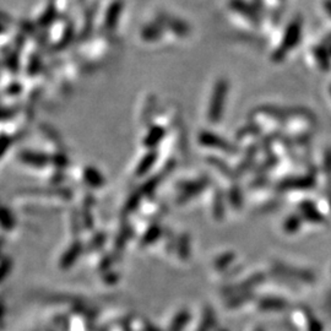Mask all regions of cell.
<instances>
[{
  "mask_svg": "<svg viewBox=\"0 0 331 331\" xmlns=\"http://www.w3.org/2000/svg\"><path fill=\"white\" fill-rule=\"evenodd\" d=\"M227 91H228V84H227L226 80H218L216 82L215 87H213L209 112H207V117H209L210 122L217 123L221 119V117H222L223 108H225L226 103Z\"/></svg>",
  "mask_w": 331,
  "mask_h": 331,
  "instance_id": "6da1fadb",
  "label": "cell"
},
{
  "mask_svg": "<svg viewBox=\"0 0 331 331\" xmlns=\"http://www.w3.org/2000/svg\"><path fill=\"white\" fill-rule=\"evenodd\" d=\"M301 32V26L298 22H292L288 26L286 33H285L284 41H282L281 47H279V49L275 50L274 55H272V59L275 61H281L285 58V55L287 54L288 50L292 49L295 47L296 43L298 41V36H300Z\"/></svg>",
  "mask_w": 331,
  "mask_h": 331,
  "instance_id": "7a4b0ae2",
  "label": "cell"
},
{
  "mask_svg": "<svg viewBox=\"0 0 331 331\" xmlns=\"http://www.w3.org/2000/svg\"><path fill=\"white\" fill-rule=\"evenodd\" d=\"M197 139H199V143L206 146V148L216 149V150H221L227 152V154H236L237 152V149L232 144H229L226 139L220 138L212 132L204 130V132L200 133Z\"/></svg>",
  "mask_w": 331,
  "mask_h": 331,
  "instance_id": "3957f363",
  "label": "cell"
},
{
  "mask_svg": "<svg viewBox=\"0 0 331 331\" xmlns=\"http://www.w3.org/2000/svg\"><path fill=\"white\" fill-rule=\"evenodd\" d=\"M159 23L160 25H164L166 27H168L169 30H172L174 33L177 34H186L189 32V27L185 22L183 21L177 20V18H173L170 16L162 14L159 17Z\"/></svg>",
  "mask_w": 331,
  "mask_h": 331,
  "instance_id": "277c9868",
  "label": "cell"
},
{
  "mask_svg": "<svg viewBox=\"0 0 331 331\" xmlns=\"http://www.w3.org/2000/svg\"><path fill=\"white\" fill-rule=\"evenodd\" d=\"M162 34V25L160 23H149L141 30V38L146 42H155L160 39Z\"/></svg>",
  "mask_w": 331,
  "mask_h": 331,
  "instance_id": "5b68a950",
  "label": "cell"
},
{
  "mask_svg": "<svg viewBox=\"0 0 331 331\" xmlns=\"http://www.w3.org/2000/svg\"><path fill=\"white\" fill-rule=\"evenodd\" d=\"M165 134L166 132L162 127H152L150 132L146 135L144 144H145L148 148H154V146L159 145V144L161 143L162 139L165 138Z\"/></svg>",
  "mask_w": 331,
  "mask_h": 331,
  "instance_id": "8992f818",
  "label": "cell"
},
{
  "mask_svg": "<svg viewBox=\"0 0 331 331\" xmlns=\"http://www.w3.org/2000/svg\"><path fill=\"white\" fill-rule=\"evenodd\" d=\"M157 160V152L156 151H151L144 157L143 160L139 164L138 168H136V174L138 175H144L150 170V168L154 166L155 162Z\"/></svg>",
  "mask_w": 331,
  "mask_h": 331,
  "instance_id": "52a82bcc",
  "label": "cell"
},
{
  "mask_svg": "<svg viewBox=\"0 0 331 331\" xmlns=\"http://www.w3.org/2000/svg\"><path fill=\"white\" fill-rule=\"evenodd\" d=\"M121 4L119 2H116V4H113L111 6V9H109V12L108 15H107V18H106V26L108 28H114L116 27L117 22H118V18H119V14H121Z\"/></svg>",
  "mask_w": 331,
  "mask_h": 331,
  "instance_id": "ba28073f",
  "label": "cell"
},
{
  "mask_svg": "<svg viewBox=\"0 0 331 331\" xmlns=\"http://www.w3.org/2000/svg\"><path fill=\"white\" fill-rule=\"evenodd\" d=\"M233 9L236 10V11H238L239 14L244 15L245 18H248V20L253 21V22H258V21H259V17H258V15L255 14V11L250 10L249 7H248L247 5L244 4V2L236 1L233 4Z\"/></svg>",
  "mask_w": 331,
  "mask_h": 331,
  "instance_id": "9c48e42d",
  "label": "cell"
}]
</instances>
